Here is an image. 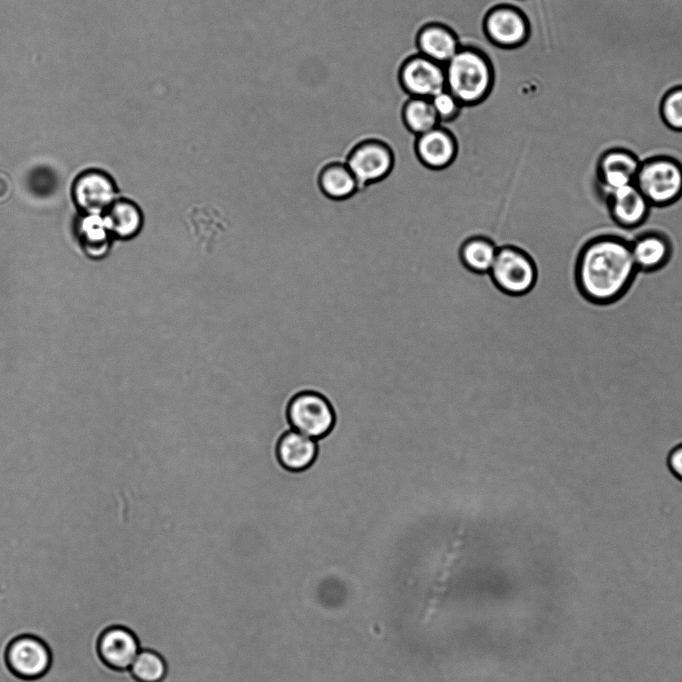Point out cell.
<instances>
[{
	"mask_svg": "<svg viewBox=\"0 0 682 682\" xmlns=\"http://www.w3.org/2000/svg\"><path fill=\"white\" fill-rule=\"evenodd\" d=\"M418 46L422 56L441 65L448 63L460 50L455 36L438 25L428 26L420 32Z\"/></svg>",
	"mask_w": 682,
	"mask_h": 682,
	"instance_id": "ffe728a7",
	"label": "cell"
},
{
	"mask_svg": "<svg viewBox=\"0 0 682 682\" xmlns=\"http://www.w3.org/2000/svg\"><path fill=\"white\" fill-rule=\"evenodd\" d=\"M103 216L114 240L126 241L136 237L144 224L140 206L122 196L112 203Z\"/></svg>",
	"mask_w": 682,
	"mask_h": 682,
	"instance_id": "9a60e30c",
	"label": "cell"
},
{
	"mask_svg": "<svg viewBox=\"0 0 682 682\" xmlns=\"http://www.w3.org/2000/svg\"><path fill=\"white\" fill-rule=\"evenodd\" d=\"M318 447L315 439L296 430L286 432L277 445L280 464L293 472L307 469L315 461Z\"/></svg>",
	"mask_w": 682,
	"mask_h": 682,
	"instance_id": "2e32d148",
	"label": "cell"
},
{
	"mask_svg": "<svg viewBox=\"0 0 682 682\" xmlns=\"http://www.w3.org/2000/svg\"><path fill=\"white\" fill-rule=\"evenodd\" d=\"M446 89L459 104H472L488 92L492 74L487 61L477 52L460 49L445 64Z\"/></svg>",
	"mask_w": 682,
	"mask_h": 682,
	"instance_id": "7a4b0ae2",
	"label": "cell"
},
{
	"mask_svg": "<svg viewBox=\"0 0 682 682\" xmlns=\"http://www.w3.org/2000/svg\"><path fill=\"white\" fill-rule=\"evenodd\" d=\"M439 119L446 120L452 118L458 111L459 102L447 90H443L429 99Z\"/></svg>",
	"mask_w": 682,
	"mask_h": 682,
	"instance_id": "d4e9b609",
	"label": "cell"
},
{
	"mask_svg": "<svg viewBox=\"0 0 682 682\" xmlns=\"http://www.w3.org/2000/svg\"><path fill=\"white\" fill-rule=\"evenodd\" d=\"M635 185L651 205L671 204L682 195V165L669 156L648 158L641 162Z\"/></svg>",
	"mask_w": 682,
	"mask_h": 682,
	"instance_id": "3957f363",
	"label": "cell"
},
{
	"mask_svg": "<svg viewBox=\"0 0 682 682\" xmlns=\"http://www.w3.org/2000/svg\"><path fill=\"white\" fill-rule=\"evenodd\" d=\"M74 234L82 252L92 260H99L109 253L114 238L103 214L78 213L74 220Z\"/></svg>",
	"mask_w": 682,
	"mask_h": 682,
	"instance_id": "7c38bea8",
	"label": "cell"
},
{
	"mask_svg": "<svg viewBox=\"0 0 682 682\" xmlns=\"http://www.w3.org/2000/svg\"><path fill=\"white\" fill-rule=\"evenodd\" d=\"M416 151L418 157L426 166L433 169H441L449 165L453 160L456 153V145L448 132L436 127L418 136Z\"/></svg>",
	"mask_w": 682,
	"mask_h": 682,
	"instance_id": "ac0fdd59",
	"label": "cell"
},
{
	"mask_svg": "<svg viewBox=\"0 0 682 682\" xmlns=\"http://www.w3.org/2000/svg\"><path fill=\"white\" fill-rule=\"evenodd\" d=\"M119 197L113 177L98 168L81 171L71 184V198L78 213L103 214Z\"/></svg>",
	"mask_w": 682,
	"mask_h": 682,
	"instance_id": "5b68a950",
	"label": "cell"
},
{
	"mask_svg": "<svg viewBox=\"0 0 682 682\" xmlns=\"http://www.w3.org/2000/svg\"><path fill=\"white\" fill-rule=\"evenodd\" d=\"M630 243L612 235L588 241L576 263V282L581 294L591 302L609 303L629 287L637 272Z\"/></svg>",
	"mask_w": 682,
	"mask_h": 682,
	"instance_id": "6da1fadb",
	"label": "cell"
},
{
	"mask_svg": "<svg viewBox=\"0 0 682 682\" xmlns=\"http://www.w3.org/2000/svg\"><path fill=\"white\" fill-rule=\"evenodd\" d=\"M606 204L612 221L624 229H633L641 225L647 218L651 206L635 184L608 193Z\"/></svg>",
	"mask_w": 682,
	"mask_h": 682,
	"instance_id": "8fae6325",
	"label": "cell"
},
{
	"mask_svg": "<svg viewBox=\"0 0 682 682\" xmlns=\"http://www.w3.org/2000/svg\"><path fill=\"white\" fill-rule=\"evenodd\" d=\"M663 123L671 130L682 131V85L670 88L659 104Z\"/></svg>",
	"mask_w": 682,
	"mask_h": 682,
	"instance_id": "cb8c5ba5",
	"label": "cell"
},
{
	"mask_svg": "<svg viewBox=\"0 0 682 682\" xmlns=\"http://www.w3.org/2000/svg\"><path fill=\"white\" fill-rule=\"evenodd\" d=\"M401 81L412 97L431 99L446 89L445 65L425 56H417L405 63Z\"/></svg>",
	"mask_w": 682,
	"mask_h": 682,
	"instance_id": "9c48e42d",
	"label": "cell"
},
{
	"mask_svg": "<svg viewBox=\"0 0 682 682\" xmlns=\"http://www.w3.org/2000/svg\"><path fill=\"white\" fill-rule=\"evenodd\" d=\"M668 465L672 473L682 481V444L671 451Z\"/></svg>",
	"mask_w": 682,
	"mask_h": 682,
	"instance_id": "484cf974",
	"label": "cell"
},
{
	"mask_svg": "<svg viewBox=\"0 0 682 682\" xmlns=\"http://www.w3.org/2000/svg\"><path fill=\"white\" fill-rule=\"evenodd\" d=\"M287 416L294 430L313 439L327 435L335 423V413L329 401L312 391L295 395L289 402Z\"/></svg>",
	"mask_w": 682,
	"mask_h": 682,
	"instance_id": "277c9868",
	"label": "cell"
},
{
	"mask_svg": "<svg viewBox=\"0 0 682 682\" xmlns=\"http://www.w3.org/2000/svg\"><path fill=\"white\" fill-rule=\"evenodd\" d=\"M403 115L407 127L418 136L438 126L439 117L429 99L413 97L406 104Z\"/></svg>",
	"mask_w": 682,
	"mask_h": 682,
	"instance_id": "7402d4cb",
	"label": "cell"
},
{
	"mask_svg": "<svg viewBox=\"0 0 682 682\" xmlns=\"http://www.w3.org/2000/svg\"><path fill=\"white\" fill-rule=\"evenodd\" d=\"M485 28L493 42L513 47L521 44L527 36L524 18L515 10L499 7L492 10L485 20Z\"/></svg>",
	"mask_w": 682,
	"mask_h": 682,
	"instance_id": "5bb4252c",
	"label": "cell"
},
{
	"mask_svg": "<svg viewBox=\"0 0 682 682\" xmlns=\"http://www.w3.org/2000/svg\"><path fill=\"white\" fill-rule=\"evenodd\" d=\"M490 274L501 290L513 295L530 290L536 279L533 261L515 247L498 249Z\"/></svg>",
	"mask_w": 682,
	"mask_h": 682,
	"instance_id": "8992f818",
	"label": "cell"
},
{
	"mask_svg": "<svg viewBox=\"0 0 682 682\" xmlns=\"http://www.w3.org/2000/svg\"><path fill=\"white\" fill-rule=\"evenodd\" d=\"M317 185L323 197L340 201L353 195L358 183L347 165L339 160L328 159L317 175Z\"/></svg>",
	"mask_w": 682,
	"mask_h": 682,
	"instance_id": "e0dca14e",
	"label": "cell"
},
{
	"mask_svg": "<svg viewBox=\"0 0 682 682\" xmlns=\"http://www.w3.org/2000/svg\"><path fill=\"white\" fill-rule=\"evenodd\" d=\"M6 659L11 670L26 679L44 675L51 661L45 642L33 636H20L11 642Z\"/></svg>",
	"mask_w": 682,
	"mask_h": 682,
	"instance_id": "30bf717a",
	"label": "cell"
},
{
	"mask_svg": "<svg viewBox=\"0 0 682 682\" xmlns=\"http://www.w3.org/2000/svg\"><path fill=\"white\" fill-rule=\"evenodd\" d=\"M345 164L361 187L384 178L392 167L393 158L383 143L366 141L350 151Z\"/></svg>",
	"mask_w": 682,
	"mask_h": 682,
	"instance_id": "ba28073f",
	"label": "cell"
},
{
	"mask_svg": "<svg viewBox=\"0 0 682 682\" xmlns=\"http://www.w3.org/2000/svg\"><path fill=\"white\" fill-rule=\"evenodd\" d=\"M98 652L106 665L114 669L126 670L131 667L139 653V644L130 630L114 626L101 635Z\"/></svg>",
	"mask_w": 682,
	"mask_h": 682,
	"instance_id": "4fadbf2b",
	"label": "cell"
},
{
	"mask_svg": "<svg viewBox=\"0 0 682 682\" xmlns=\"http://www.w3.org/2000/svg\"><path fill=\"white\" fill-rule=\"evenodd\" d=\"M498 248L486 238L474 237L464 243L461 249L463 263L477 273H489Z\"/></svg>",
	"mask_w": 682,
	"mask_h": 682,
	"instance_id": "44dd1931",
	"label": "cell"
},
{
	"mask_svg": "<svg viewBox=\"0 0 682 682\" xmlns=\"http://www.w3.org/2000/svg\"><path fill=\"white\" fill-rule=\"evenodd\" d=\"M641 162L631 151L624 148H612L604 151L596 165V180L601 195H606L618 188L635 184Z\"/></svg>",
	"mask_w": 682,
	"mask_h": 682,
	"instance_id": "52a82bcc",
	"label": "cell"
},
{
	"mask_svg": "<svg viewBox=\"0 0 682 682\" xmlns=\"http://www.w3.org/2000/svg\"><path fill=\"white\" fill-rule=\"evenodd\" d=\"M131 673L139 682H160L166 674V664L156 652L142 650L131 665Z\"/></svg>",
	"mask_w": 682,
	"mask_h": 682,
	"instance_id": "603a6c76",
	"label": "cell"
},
{
	"mask_svg": "<svg viewBox=\"0 0 682 682\" xmlns=\"http://www.w3.org/2000/svg\"><path fill=\"white\" fill-rule=\"evenodd\" d=\"M630 247L638 270L658 269L669 259V242L663 235L656 232L638 235L630 242Z\"/></svg>",
	"mask_w": 682,
	"mask_h": 682,
	"instance_id": "d6986e66",
	"label": "cell"
}]
</instances>
